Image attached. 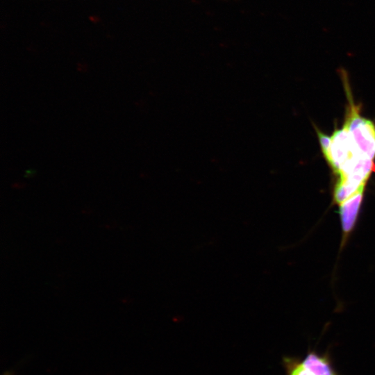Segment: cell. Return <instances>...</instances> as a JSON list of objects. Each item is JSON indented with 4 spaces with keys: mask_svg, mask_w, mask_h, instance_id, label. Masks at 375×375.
Masks as SVG:
<instances>
[{
    "mask_svg": "<svg viewBox=\"0 0 375 375\" xmlns=\"http://www.w3.org/2000/svg\"><path fill=\"white\" fill-rule=\"evenodd\" d=\"M347 95L349 99V110L347 112L344 125L352 135L356 145L366 157L375 158V125L369 119L360 115L359 107L353 101L349 84L342 76Z\"/></svg>",
    "mask_w": 375,
    "mask_h": 375,
    "instance_id": "1",
    "label": "cell"
},
{
    "mask_svg": "<svg viewBox=\"0 0 375 375\" xmlns=\"http://www.w3.org/2000/svg\"><path fill=\"white\" fill-rule=\"evenodd\" d=\"M364 156L358 149L348 128L344 125L331 135L328 154L325 157L336 174L356 164Z\"/></svg>",
    "mask_w": 375,
    "mask_h": 375,
    "instance_id": "2",
    "label": "cell"
},
{
    "mask_svg": "<svg viewBox=\"0 0 375 375\" xmlns=\"http://www.w3.org/2000/svg\"><path fill=\"white\" fill-rule=\"evenodd\" d=\"M365 190V188H361L353 196L338 206L342 231L343 244L345 243L356 226L364 197Z\"/></svg>",
    "mask_w": 375,
    "mask_h": 375,
    "instance_id": "3",
    "label": "cell"
},
{
    "mask_svg": "<svg viewBox=\"0 0 375 375\" xmlns=\"http://www.w3.org/2000/svg\"><path fill=\"white\" fill-rule=\"evenodd\" d=\"M312 375H337L325 356L311 352L301 362Z\"/></svg>",
    "mask_w": 375,
    "mask_h": 375,
    "instance_id": "4",
    "label": "cell"
},
{
    "mask_svg": "<svg viewBox=\"0 0 375 375\" xmlns=\"http://www.w3.org/2000/svg\"><path fill=\"white\" fill-rule=\"evenodd\" d=\"M286 362L288 375H312L301 362H295L290 360L286 361Z\"/></svg>",
    "mask_w": 375,
    "mask_h": 375,
    "instance_id": "5",
    "label": "cell"
},
{
    "mask_svg": "<svg viewBox=\"0 0 375 375\" xmlns=\"http://www.w3.org/2000/svg\"><path fill=\"white\" fill-rule=\"evenodd\" d=\"M319 144L322 149V151L324 157H326L328 154L331 144V136H328L324 133L320 131L316 128Z\"/></svg>",
    "mask_w": 375,
    "mask_h": 375,
    "instance_id": "6",
    "label": "cell"
}]
</instances>
